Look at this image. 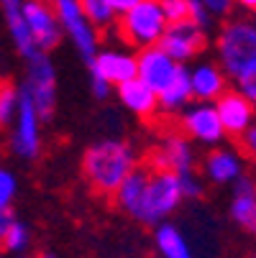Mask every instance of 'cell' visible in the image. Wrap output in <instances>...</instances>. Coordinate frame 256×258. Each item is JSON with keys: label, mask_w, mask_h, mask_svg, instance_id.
Masks as SVG:
<instances>
[{"label": "cell", "mask_w": 256, "mask_h": 258, "mask_svg": "<svg viewBox=\"0 0 256 258\" xmlns=\"http://www.w3.org/2000/svg\"><path fill=\"white\" fill-rule=\"evenodd\" d=\"M233 85H236V90H241V92L256 105V64H251L241 77H236Z\"/></svg>", "instance_id": "f1b7e54d"}, {"label": "cell", "mask_w": 256, "mask_h": 258, "mask_svg": "<svg viewBox=\"0 0 256 258\" xmlns=\"http://www.w3.org/2000/svg\"><path fill=\"white\" fill-rule=\"evenodd\" d=\"M164 13L169 18V23L177 21H190V0H162Z\"/></svg>", "instance_id": "83f0119b"}, {"label": "cell", "mask_w": 256, "mask_h": 258, "mask_svg": "<svg viewBox=\"0 0 256 258\" xmlns=\"http://www.w3.org/2000/svg\"><path fill=\"white\" fill-rule=\"evenodd\" d=\"M215 107L221 113V120L228 131V138H241L248 125L256 120V105L241 92V90H226L221 97L215 100Z\"/></svg>", "instance_id": "5bb4252c"}, {"label": "cell", "mask_w": 256, "mask_h": 258, "mask_svg": "<svg viewBox=\"0 0 256 258\" xmlns=\"http://www.w3.org/2000/svg\"><path fill=\"white\" fill-rule=\"evenodd\" d=\"M111 3L116 6V11H118V16H123L126 11H131L133 6H138L141 0H111Z\"/></svg>", "instance_id": "836d02e7"}, {"label": "cell", "mask_w": 256, "mask_h": 258, "mask_svg": "<svg viewBox=\"0 0 256 258\" xmlns=\"http://www.w3.org/2000/svg\"><path fill=\"white\" fill-rule=\"evenodd\" d=\"M3 6V18H6V26H8V33H11V41H13V49L18 51V56L26 61L31 59L33 54H39V44L33 39V31L26 21V0H0Z\"/></svg>", "instance_id": "e0dca14e"}, {"label": "cell", "mask_w": 256, "mask_h": 258, "mask_svg": "<svg viewBox=\"0 0 256 258\" xmlns=\"http://www.w3.org/2000/svg\"><path fill=\"white\" fill-rule=\"evenodd\" d=\"M177 125L185 131L195 143L210 146V149H213V146H221L228 138V131H226L223 120H221V113H218L215 102L195 100L192 105H187L179 113Z\"/></svg>", "instance_id": "ba28073f"}, {"label": "cell", "mask_w": 256, "mask_h": 258, "mask_svg": "<svg viewBox=\"0 0 256 258\" xmlns=\"http://www.w3.org/2000/svg\"><path fill=\"white\" fill-rule=\"evenodd\" d=\"M90 72L105 77L113 87L138 77V56L128 54V51H118V49H100L95 54V59L87 64Z\"/></svg>", "instance_id": "2e32d148"}, {"label": "cell", "mask_w": 256, "mask_h": 258, "mask_svg": "<svg viewBox=\"0 0 256 258\" xmlns=\"http://www.w3.org/2000/svg\"><path fill=\"white\" fill-rule=\"evenodd\" d=\"M169 28V18L164 13L162 0H141L138 6L126 11L118 18V36L121 41L136 51L157 46Z\"/></svg>", "instance_id": "277c9868"}, {"label": "cell", "mask_w": 256, "mask_h": 258, "mask_svg": "<svg viewBox=\"0 0 256 258\" xmlns=\"http://www.w3.org/2000/svg\"><path fill=\"white\" fill-rule=\"evenodd\" d=\"M41 113L36 105L21 92L18 113L8 128V146L21 161H36L41 156Z\"/></svg>", "instance_id": "52a82bcc"}, {"label": "cell", "mask_w": 256, "mask_h": 258, "mask_svg": "<svg viewBox=\"0 0 256 258\" xmlns=\"http://www.w3.org/2000/svg\"><path fill=\"white\" fill-rule=\"evenodd\" d=\"M149 176H151V166L149 164H138L131 174H128V179L118 187V192H116V207H121L126 215H136L138 212V207H141V200H143V192H146V184H149Z\"/></svg>", "instance_id": "ffe728a7"}, {"label": "cell", "mask_w": 256, "mask_h": 258, "mask_svg": "<svg viewBox=\"0 0 256 258\" xmlns=\"http://www.w3.org/2000/svg\"><path fill=\"white\" fill-rule=\"evenodd\" d=\"M26 21L33 31V39L39 44L41 51H54L59 44H62V36H64V28L59 23V16L52 6V0H26Z\"/></svg>", "instance_id": "8fae6325"}, {"label": "cell", "mask_w": 256, "mask_h": 258, "mask_svg": "<svg viewBox=\"0 0 256 258\" xmlns=\"http://www.w3.org/2000/svg\"><path fill=\"white\" fill-rule=\"evenodd\" d=\"M192 75V90H195V100L202 102H215L228 87V72L218 64V61H200L190 69Z\"/></svg>", "instance_id": "d6986e66"}, {"label": "cell", "mask_w": 256, "mask_h": 258, "mask_svg": "<svg viewBox=\"0 0 256 258\" xmlns=\"http://www.w3.org/2000/svg\"><path fill=\"white\" fill-rule=\"evenodd\" d=\"M138 77L146 82V85H151L157 92H164L172 80L177 77V72H179V61L167 51L162 49L159 44L157 46H149V49H141L138 54Z\"/></svg>", "instance_id": "4fadbf2b"}, {"label": "cell", "mask_w": 256, "mask_h": 258, "mask_svg": "<svg viewBox=\"0 0 256 258\" xmlns=\"http://www.w3.org/2000/svg\"><path fill=\"white\" fill-rule=\"evenodd\" d=\"M192 143L195 141L179 125L172 128V131H164V136L157 143V149L146 156V164L154 166V169H169V171H177V174L195 171L197 156H195Z\"/></svg>", "instance_id": "9c48e42d"}, {"label": "cell", "mask_w": 256, "mask_h": 258, "mask_svg": "<svg viewBox=\"0 0 256 258\" xmlns=\"http://www.w3.org/2000/svg\"><path fill=\"white\" fill-rule=\"evenodd\" d=\"M0 243L11 255H23L31 248V230L23 220L16 217L13 207L0 210Z\"/></svg>", "instance_id": "44dd1931"}, {"label": "cell", "mask_w": 256, "mask_h": 258, "mask_svg": "<svg viewBox=\"0 0 256 258\" xmlns=\"http://www.w3.org/2000/svg\"><path fill=\"white\" fill-rule=\"evenodd\" d=\"M116 90H118V100L123 102V107L128 113H133L138 120L154 123L159 118V110H162L159 92L151 85H146L141 77H133V80L118 85Z\"/></svg>", "instance_id": "9a60e30c"}, {"label": "cell", "mask_w": 256, "mask_h": 258, "mask_svg": "<svg viewBox=\"0 0 256 258\" xmlns=\"http://www.w3.org/2000/svg\"><path fill=\"white\" fill-rule=\"evenodd\" d=\"M231 187H233V192H231L233 197H231V207H228L231 220L248 235H256V176L243 174Z\"/></svg>", "instance_id": "ac0fdd59"}, {"label": "cell", "mask_w": 256, "mask_h": 258, "mask_svg": "<svg viewBox=\"0 0 256 258\" xmlns=\"http://www.w3.org/2000/svg\"><path fill=\"white\" fill-rule=\"evenodd\" d=\"M138 166V154L133 146L121 138H100L85 149L82 176L90 189L100 197H116L118 187Z\"/></svg>", "instance_id": "6da1fadb"}, {"label": "cell", "mask_w": 256, "mask_h": 258, "mask_svg": "<svg viewBox=\"0 0 256 258\" xmlns=\"http://www.w3.org/2000/svg\"><path fill=\"white\" fill-rule=\"evenodd\" d=\"M154 248L159 253V258H195L190 240L185 238L177 225L172 223H159L154 228Z\"/></svg>", "instance_id": "603a6c76"}, {"label": "cell", "mask_w": 256, "mask_h": 258, "mask_svg": "<svg viewBox=\"0 0 256 258\" xmlns=\"http://www.w3.org/2000/svg\"><path fill=\"white\" fill-rule=\"evenodd\" d=\"M36 258H59V255H54V253H49V250H44V253H39Z\"/></svg>", "instance_id": "d590c367"}, {"label": "cell", "mask_w": 256, "mask_h": 258, "mask_svg": "<svg viewBox=\"0 0 256 258\" xmlns=\"http://www.w3.org/2000/svg\"><path fill=\"white\" fill-rule=\"evenodd\" d=\"M52 6L59 16L64 36L72 41L75 51L85 59V64H90L100 51V28L85 13L82 0H52Z\"/></svg>", "instance_id": "5b68a950"}, {"label": "cell", "mask_w": 256, "mask_h": 258, "mask_svg": "<svg viewBox=\"0 0 256 258\" xmlns=\"http://www.w3.org/2000/svg\"><path fill=\"white\" fill-rule=\"evenodd\" d=\"M18 192V179L11 169H0V210L11 207Z\"/></svg>", "instance_id": "484cf974"}, {"label": "cell", "mask_w": 256, "mask_h": 258, "mask_svg": "<svg viewBox=\"0 0 256 258\" xmlns=\"http://www.w3.org/2000/svg\"><path fill=\"white\" fill-rule=\"evenodd\" d=\"M215 56L231 80L256 64V18H226L215 39Z\"/></svg>", "instance_id": "7a4b0ae2"}, {"label": "cell", "mask_w": 256, "mask_h": 258, "mask_svg": "<svg viewBox=\"0 0 256 258\" xmlns=\"http://www.w3.org/2000/svg\"><path fill=\"white\" fill-rule=\"evenodd\" d=\"M179 179H182V192H185V200H200L205 195V181L195 171L179 174Z\"/></svg>", "instance_id": "4316f807"}, {"label": "cell", "mask_w": 256, "mask_h": 258, "mask_svg": "<svg viewBox=\"0 0 256 258\" xmlns=\"http://www.w3.org/2000/svg\"><path fill=\"white\" fill-rule=\"evenodd\" d=\"M90 90H92V95H95L97 100H108V95L113 92V85L108 82L105 77H100V75H95V72H90Z\"/></svg>", "instance_id": "d6a6232c"}, {"label": "cell", "mask_w": 256, "mask_h": 258, "mask_svg": "<svg viewBox=\"0 0 256 258\" xmlns=\"http://www.w3.org/2000/svg\"><path fill=\"white\" fill-rule=\"evenodd\" d=\"M251 258H256V253H253V255H251Z\"/></svg>", "instance_id": "74e56055"}, {"label": "cell", "mask_w": 256, "mask_h": 258, "mask_svg": "<svg viewBox=\"0 0 256 258\" xmlns=\"http://www.w3.org/2000/svg\"><path fill=\"white\" fill-rule=\"evenodd\" d=\"M18 105H21V82L6 77L0 85V123H3V128H11L18 113Z\"/></svg>", "instance_id": "cb8c5ba5"}, {"label": "cell", "mask_w": 256, "mask_h": 258, "mask_svg": "<svg viewBox=\"0 0 256 258\" xmlns=\"http://www.w3.org/2000/svg\"><path fill=\"white\" fill-rule=\"evenodd\" d=\"M233 3H236V8H241V11H248V13L256 11V0H233Z\"/></svg>", "instance_id": "e575fe53"}, {"label": "cell", "mask_w": 256, "mask_h": 258, "mask_svg": "<svg viewBox=\"0 0 256 258\" xmlns=\"http://www.w3.org/2000/svg\"><path fill=\"white\" fill-rule=\"evenodd\" d=\"M246 174V156L241 149H231V146H213L202 159V176L210 184H233Z\"/></svg>", "instance_id": "7c38bea8"}, {"label": "cell", "mask_w": 256, "mask_h": 258, "mask_svg": "<svg viewBox=\"0 0 256 258\" xmlns=\"http://www.w3.org/2000/svg\"><path fill=\"white\" fill-rule=\"evenodd\" d=\"M82 8H85V13L90 16V21H92L100 31L113 28V26L118 23V18H121L111 0H82Z\"/></svg>", "instance_id": "d4e9b609"}, {"label": "cell", "mask_w": 256, "mask_h": 258, "mask_svg": "<svg viewBox=\"0 0 256 258\" xmlns=\"http://www.w3.org/2000/svg\"><path fill=\"white\" fill-rule=\"evenodd\" d=\"M159 100H162V110H164L167 115H179L187 105L195 102L192 75H190L187 64L179 67V72H177V77L172 80V85L164 92H159Z\"/></svg>", "instance_id": "7402d4cb"}, {"label": "cell", "mask_w": 256, "mask_h": 258, "mask_svg": "<svg viewBox=\"0 0 256 258\" xmlns=\"http://www.w3.org/2000/svg\"><path fill=\"white\" fill-rule=\"evenodd\" d=\"M202 3L208 6V11H210L215 18H221V21L231 18V13H233V8H236L233 0H202Z\"/></svg>", "instance_id": "1f68e13d"}, {"label": "cell", "mask_w": 256, "mask_h": 258, "mask_svg": "<svg viewBox=\"0 0 256 258\" xmlns=\"http://www.w3.org/2000/svg\"><path fill=\"white\" fill-rule=\"evenodd\" d=\"M182 202H185V192H182L179 174L169 171V169H154L151 166L149 184H146L141 207L133 215V220H138L141 225L157 228L159 223H164L169 215H174L179 210Z\"/></svg>", "instance_id": "3957f363"}, {"label": "cell", "mask_w": 256, "mask_h": 258, "mask_svg": "<svg viewBox=\"0 0 256 258\" xmlns=\"http://www.w3.org/2000/svg\"><path fill=\"white\" fill-rule=\"evenodd\" d=\"M205 33L208 31L202 26H197L195 21H177V23H169L159 46L167 49L179 64H187L205 51V46H208Z\"/></svg>", "instance_id": "30bf717a"}, {"label": "cell", "mask_w": 256, "mask_h": 258, "mask_svg": "<svg viewBox=\"0 0 256 258\" xmlns=\"http://www.w3.org/2000/svg\"><path fill=\"white\" fill-rule=\"evenodd\" d=\"M253 18H256V11H253Z\"/></svg>", "instance_id": "8d00e7d4"}, {"label": "cell", "mask_w": 256, "mask_h": 258, "mask_svg": "<svg viewBox=\"0 0 256 258\" xmlns=\"http://www.w3.org/2000/svg\"><path fill=\"white\" fill-rule=\"evenodd\" d=\"M238 146H241V151H243L246 159L256 161V120H253V123L248 125V131L238 138Z\"/></svg>", "instance_id": "4dcf8cb0"}, {"label": "cell", "mask_w": 256, "mask_h": 258, "mask_svg": "<svg viewBox=\"0 0 256 258\" xmlns=\"http://www.w3.org/2000/svg\"><path fill=\"white\" fill-rule=\"evenodd\" d=\"M18 258H23V255H18Z\"/></svg>", "instance_id": "f35d334b"}, {"label": "cell", "mask_w": 256, "mask_h": 258, "mask_svg": "<svg viewBox=\"0 0 256 258\" xmlns=\"http://www.w3.org/2000/svg\"><path fill=\"white\" fill-rule=\"evenodd\" d=\"M21 92L36 105L44 120H49L57 110V69L46 51L26 59V77L21 80Z\"/></svg>", "instance_id": "8992f818"}, {"label": "cell", "mask_w": 256, "mask_h": 258, "mask_svg": "<svg viewBox=\"0 0 256 258\" xmlns=\"http://www.w3.org/2000/svg\"><path fill=\"white\" fill-rule=\"evenodd\" d=\"M190 21H195L197 26H202L205 31L213 26L215 16L208 11V6L202 3V0H190Z\"/></svg>", "instance_id": "f546056e"}]
</instances>
